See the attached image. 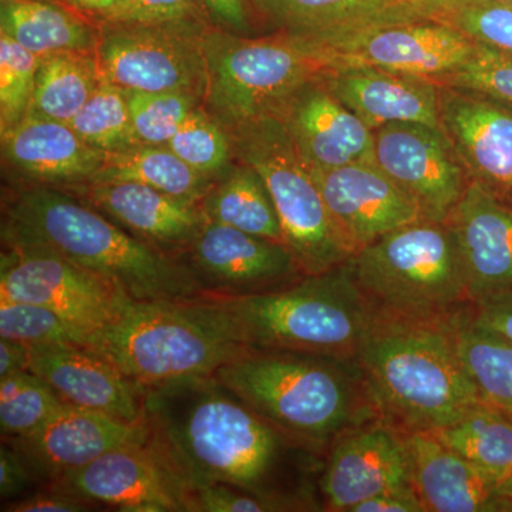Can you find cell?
Instances as JSON below:
<instances>
[{
    "instance_id": "1",
    "label": "cell",
    "mask_w": 512,
    "mask_h": 512,
    "mask_svg": "<svg viewBox=\"0 0 512 512\" xmlns=\"http://www.w3.org/2000/svg\"><path fill=\"white\" fill-rule=\"evenodd\" d=\"M144 421L148 443L191 494L202 485L225 484L271 500L264 491L281 436L214 376L144 387Z\"/></svg>"
},
{
    "instance_id": "2",
    "label": "cell",
    "mask_w": 512,
    "mask_h": 512,
    "mask_svg": "<svg viewBox=\"0 0 512 512\" xmlns=\"http://www.w3.org/2000/svg\"><path fill=\"white\" fill-rule=\"evenodd\" d=\"M2 241L5 247L49 249L107 279L134 301H177L202 293L188 266L62 188L22 185L8 192Z\"/></svg>"
},
{
    "instance_id": "3",
    "label": "cell",
    "mask_w": 512,
    "mask_h": 512,
    "mask_svg": "<svg viewBox=\"0 0 512 512\" xmlns=\"http://www.w3.org/2000/svg\"><path fill=\"white\" fill-rule=\"evenodd\" d=\"M363 296L346 266L279 291L197 299L242 348L329 357L360 349L373 328Z\"/></svg>"
},
{
    "instance_id": "4",
    "label": "cell",
    "mask_w": 512,
    "mask_h": 512,
    "mask_svg": "<svg viewBox=\"0 0 512 512\" xmlns=\"http://www.w3.org/2000/svg\"><path fill=\"white\" fill-rule=\"evenodd\" d=\"M360 353L377 402L414 430L441 429L483 404L451 328L412 319L372 328Z\"/></svg>"
},
{
    "instance_id": "5",
    "label": "cell",
    "mask_w": 512,
    "mask_h": 512,
    "mask_svg": "<svg viewBox=\"0 0 512 512\" xmlns=\"http://www.w3.org/2000/svg\"><path fill=\"white\" fill-rule=\"evenodd\" d=\"M87 346L140 386L210 376L245 352L194 298L134 301Z\"/></svg>"
},
{
    "instance_id": "6",
    "label": "cell",
    "mask_w": 512,
    "mask_h": 512,
    "mask_svg": "<svg viewBox=\"0 0 512 512\" xmlns=\"http://www.w3.org/2000/svg\"><path fill=\"white\" fill-rule=\"evenodd\" d=\"M228 133L235 160L251 165L265 181L281 221L284 244L303 274H323L355 255L336 227L311 167L281 121L261 117Z\"/></svg>"
},
{
    "instance_id": "7",
    "label": "cell",
    "mask_w": 512,
    "mask_h": 512,
    "mask_svg": "<svg viewBox=\"0 0 512 512\" xmlns=\"http://www.w3.org/2000/svg\"><path fill=\"white\" fill-rule=\"evenodd\" d=\"M322 356L247 349L212 376L275 427L325 441L350 419L348 382Z\"/></svg>"
},
{
    "instance_id": "8",
    "label": "cell",
    "mask_w": 512,
    "mask_h": 512,
    "mask_svg": "<svg viewBox=\"0 0 512 512\" xmlns=\"http://www.w3.org/2000/svg\"><path fill=\"white\" fill-rule=\"evenodd\" d=\"M353 278L363 295L412 320L447 311L468 293L453 228L420 220L356 252Z\"/></svg>"
},
{
    "instance_id": "9",
    "label": "cell",
    "mask_w": 512,
    "mask_h": 512,
    "mask_svg": "<svg viewBox=\"0 0 512 512\" xmlns=\"http://www.w3.org/2000/svg\"><path fill=\"white\" fill-rule=\"evenodd\" d=\"M204 107L225 130L275 116L299 87L325 70L281 33L264 37L210 28L204 35Z\"/></svg>"
},
{
    "instance_id": "10",
    "label": "cell",
    "mask_w": 512,
    "mask_h": 512,
    "mask_svg": "<svg viewBox=\"0 0 512 512\" xmlns=\"http://www.w3.org/2000/svg\"><path fill=\"white\" fill-rule=\"evenodd\" d=\"M96 46L101 80L136 92H190L205 99L204 35L211 28L183 22H107Z\"/></svg>"
},
{
    "instance_id": "11",
    "label": "cell",
    "mask_w": 512,
    "mask_h": 512,
    "mask_svg": "<svg viewBox=\"0 0 512 512\" xmlns=\"http://www.w3.org/2000/svg\"><path fill=\"white\" fill-rule=\"evenodd\" d=\"M130 296L49 249L6 245L0 301L33 303L59 313L90 336L109 326Z\"/></svg>"
},
{
    "instance_id": "12",
    "label": "cell",
    "mask_w": 512,
    "mask_h": 512,
    "mask_svg": "<svg viewBox=\"0 0 512 512\" xmlns=\"http://www.w3.org/2000/svg\"><path fill=\"white\" fill-rule=\"evenodd\" d=\"M373 133V163L419 205L424 220L447 222L470 180L443 128L392 123Z\"/></svg>"
},
{
    "instance_id": "13",
    "label": "cell",
    "mask_w": 512,
    "mask_h": 512,
    "mask_svg": "<svg viewBox=\"0 0 512 512\" xmlns=\"http://www.w3.org/2000/svg\"><path fill=\"white\" fill-rule=\"evenodd\" d=\"M477 49V43L454 26L424 19L382 26L345 42L306 52L325 69L369 66L433 80L456 72Z\"/></svg>"
},
{
    "instance_id": "14",
    "label": "cell",
    "mask_w": 512,
    "mask_h": 512,
    "mask_svg": "<svg viewBox=\"0 0 512 512\" xmlns=\"http://www.w3.org/2000/svg\"><path fill=\"white\" fill-rule=\"evenodd\" d=\"M50 484L126 512H191L187 485L150 443L116 448Z\"/></svg>"
},
{
    "instance_id": "15",
    "label": "cell",
    "mask_w": 512,
    "mask_h": 512,
    "mask_svg": "<svg viewBox=\"0 0 512 512\" xmlns=\"http://www.w3.org/2000/svg\"><path fill=\"white\" fill-rule=\"evenodd\" d=\"M311 170L336 227L355 255L394 229L424 220L419 205L372 161Z\"/></svg>"
},
{
    "instance_id": "16",
    "label": "cell",
    "mask_w": 512,
    "mask_h": 512,
    "mask_svg": "<svg viewBox=\"0 0 512 512\" xmlns=\"http://www.w3.org/2000/svg\"><path fill=\"white\" fill-rule=\"evenodd\" d=\"M202 293L249 295L302 271L285 244L205 221L187 249Z\"/></svg>"
},
{
    "instance_id": "17",
    "label": "cell",
    "mask_w": 512,
    "mask_h": 512,
    "mask_svg": "<svg viewBox=\"0 0 512 512\" xmlns=\"http://www.w3.org/2000/svg\"><path fill=\"white\" fill-rule=\"evenodd\" d=\"M148 427L109 414L64 404L30 436L6 440L26 461L36 480L49 483L116 448L146 444Z\"/></svg>"
},
{
    "instance_id": "18",
    "label": "cell",
    "mask_w": 512,
    "mask_h": 512,
    "mask_svg": "<svg viewBox=\"0 0 512 512\" xmlns=\"http://www.w3.org/2000/svg\"><path fill=\"white\" fill-rule=\"evenodd\" d=\"M440 127L470 183L498 200L512 192V109L476 93L440 86Z\"/></svg>"
},
{
    "instance_id": "19",
    "label": "cell",
    "mask_w": 512,
    "mask_h": 512,
    "mask_svg": "<svg viewBox=\"0 0 512 512\" xmlns=\"http://www.w3.org/2000/svg\"><path fill=\"white\" fill-rule=\"evenodd\" d=\"M252 12L302 49L345 42L396 23L434 19L413 0H251Z\"/></svg>"
},
{
    "instance_id": "20",
    "label": "cell",
    "mask_w": 512,
    "mask_h": 512,
    "mask_svg": "<svg viewBox=\"0 0 512 512\" xmlns=\"http://www.w3.org/2000/svg\"><path fill=\"white\" fill-rule=\"evenodd\" d=\"M274 117L313 170L373 163L375 133L330 92L320 74L299 87Z\"/></svg>"
},
{
    "instance_id": "21",
    "label": "cell",
    "mask_w": 512,
    "mask_h": 512,
    "mask_svg": "<svg viewBox=\"0 0 512 512\" xmlns=\"http://www.w3.org/2000/svg\"><path fill=\"white\" fill-rule=\"evenodd\" d=\"M29 370L66 403L127 423L144 421V387L89 346H33Z\"/></svg>"
},
{
    "instance_id": "22",
    "label": "cell",
    "mask_w": 512,
    "mask_h": 512,
    "mask_svg": "<svg viewBox=\"0 0 512 512\" xmlns=\"http://www.w3.org/2000/svg\"><path fill=\"white\" fill-rule=\"evenodd\" d=\"M0 144L3 170L20 184L16 187H80L92 183L106 157V153L84 143L69 123L30 114L0 136Z\"/></svg>"
},
{
    "instance_id": "23",
    "label": "cell",
    "mask_w": 512,
    "mask_h": 512,
    "mask_svg": "<svg viewBox=\"0 0 512 512\" xmlns=\"http://www.w3.org/2000/svg\"><path fill=\"white\" fill-rule=\"evenodd\" d=\"M407 487H412L407 441L383 426L340 440L322 478L323 495L333 511L350 512L369 498Z\"/></svg>"
},
{
    "instance_id": "24",
    "label": "cell",
    "mask_w": 512,
    "mask_h": 512,
    "mask_svg": "<svg viewBox=\"0 0 512 512\" xmlns=\"http://www.w3.org/2000/svg\"><path fill=\"white\" fill-rule=\"evenodd\" d=\"M320 79L370 130L392 123L440 127V86L427 77L339 66L323 70Z\"/></svg>"
},
{
    "instance_id": "25",
    "label": "cell",
    "mask_w": 512,
    "mask_h": 512,
    "mask_svg": "<svg viewBox=\"0 0 512 512\" xmlns=\"http://www.w3.org/2000/svg\"><path fill=\"white\" fill-rule=\"evenodd\" d=\"M66 191L165 252L187 251L207 221L200 204L130 181L90 183Z\"/></svg>"
},
{
    "instance_id": "26",
    "label": "cell",
    "mask_w": 512,
    "mask_h": 512,
    "mask_svg": "<svg viewBox=\"0 0 512 512\" xmlns=\"http://www.w3.org/2000/svg\"><path fill=\"white\" fill-rule=\"evenodd\" d=\"M456 235L468 295L512 286V211L483 187L467 185L448 220Z\"/></svg>"
},
{
    "instance_id": "27",
    "label": "cell",
    "mask_w": 512,
    "mask_h": 512,
    "mask_svg": "<svg viewBox=\"0 0 512 512\" xmlns=\"http://www.w3.org/2000/svg\"><path fill=\"white\" fill-rule=\"evenodd\" d=\"M412 485L424 510L483 512L500 510L498 485L447 447L431 431L414 430L407 440Z\"/></svg>"
},
{
    "instance_id": "28",
    "label": "cell",
    "mask_w": 512,
    "mask_h": 512,
    "mask_svg": "<svg viewBox=\"0 0 512 512\" xmlns=\"http://www.w3.org/2000/svg\"><path fill=\"white\" fill-rule=\"evenodd\" d=\"M100 28L60 0L0 2V33L37 56L96 52Z\"/></svg>"
},
{
    "instance_id": "29",
    "label": "cell",
    "mask_w": 512,
    "mask_h": 512,
    "mask_svg": "<svg viewBox=\"0 0 512 512\" xmlns=\"http://www.w3.org/2000/svg\"><path fill=\"white\" fill-rule=\"evenodd\" d=\"M215 180L194 170L168 146L136 144L107 153L92 183L130 181L156 188L178 200L201 204Z\"/></svg>"
},
{
    "instance_id": "30",
    "label": "cell",
    "mask_w": 512,
    "mask_h": 512,
    "mask_svg": "<svg viewBox=\"0 0 512 512\" xmlns=\"http://www.w3.org/2000/svg\"><path fill=\"white\" fill-rule=\"evenodd\" d=\"M200 207L207 220L284 244L274 200L261 175L249 164L235 160L212 184Z\"/></svg>"
},
{
    "instance_id": "31",
    "label": "cell",
    "mask_w": 512,
    "mask_h": 512,
    "mask_svg": "<svg viewBox=\"0 0 512 512\" xmlns=\"http://www.w3.org/2000/svg\"><path fill=\"white\" fill-rule=\"evenodd\" d=\"M101 82L94 52H63L40 57L30 116L70 123Z\"/></svg>"
},
{
    "instance_id": "32",
    "label": "cell",
    "mask_w": 512,
    "mask_h": 512,
    "mask_svg": "<svg viewBox=\"0 0 512 512\" xmlns=\"http://www.w3.org/2000/svg\"><path fill=\"white\" fill-rule=\"evenodd\" d=\"M431 433L500 485L512 476V417L478 404L456 423Z\"/></svg>"
},
{
    "instance_id": "33",
    "label": "cell",
    "mask_w": 512,
    "mask_h": 512,
    "mask_svg": "<svg viewBox=\"0 0 512 512\" xmlns=\"http://www.w3.org/2000/svg\"><path fill=\"white\" fill-rule=\"evenodd\" d=\"M458 357L483 403L512 417V343L493 330L474 325L451 329Z\"/></svg>"
},
{
    "instance_id": "34",
    "label": "cell",
    "mask_w": 512,
    "mask_h": 512,
    "mask_svg": "<svg viewBox=\"0 0 512 512\" xmlns=\"http://www.w3.org/2000/svg\"><path fill=\"white\" fill-rule=\"evenodd\" d=\"M67 404L30 370L0 377V431L3 439L30 436Z\"/></svg>"
},
{
    "instance_id": "35",
    "label": "cell",
    "mask_w": 512,
    "mask_h": 512,
    "mask_svg": "<svg viewBox=\"0 0 512 512\" xmlns=\"http://www.w3.org/2000/svg\"><path fill=\"white\" fill-rule=\"evenodd\" d=\"M69 124L84 143L101 153H114L138 144L126 93L106 80H101Z\"/></svg>"
},
{
    "instance_id": "36",
    "label": "cell",
    "mask_w": 512,
    "mask_h": 512,
    "mask_svg": "<svg viewBox=\"0 0 512 512\" xmlns=\"http://www.w3.org/2000/svg\"><path fill=\"white\" fill-rule=\"evenodd\" d=\"M124 93L137 143L151 146H168L185 119L204 104V97L190 92Z\"/></svg>"
},
{
    "instance_id": "37",
    "label": "cell",
    "mask_w": 512,
    "mask_h": 512,
    "mask_svg": "<svg viewBox=\"0 0 512 512\" xmlns=\"http://www.w3.org/2000/svg\"><path fill=\"white\" fill-rule=\"evenodd\" d=\"M168 147L194 170L212 178H220L235 163L228 131L208 113L204 104L185 119Z\"/></svg>"
},
{
    "instance_id": "38",
    "label": "cell",
    "mask_w": 512,
    "mask_h": 512,
    "mask_svg": "<svg viewBox=\"0 0 512 512\" xmlns=\"http://www.w3.org/2000/svg\"><path fill=\"white\" fill-rule=\"evenodd\" d=\"M0 338L30 346H87L90 335L59 313L33 303L0 301Z\"/></svg>"
},
{
    "instance_id": "39",
    "label": "cell",
    "mask_w": 512,
    "mask_h": 512,
    "mask_svg": "<svg viewBox=\"0 0 512 512\" xmlns=\"http://www.w3.org/2000/svg\"><path fill=\"white\" fill-rule=\"evenodd\" d=\"M40 56L0 33V136L29 114Z\"/></svg>"
},
{
    "instance_id": "40",
    "label": "cell",
    "mask_w": 512,
    "mask_h": 512,
    "mask_svg": "<svg viewBox=\"0 0 512 512\" xmlns=\"http://www.w3.org/2000/svg\"><path fill=\"white\" fill-rule=\"evenodd\" d=\"M433 82L512 106V55L478 45L464 66Z\"/></svg>"
},
{
    "instance_id": "41",
    "label": "cell",
    "mask_w": 512,
    "mask_h": 512,
    "mask_svg": "<svg viewBox=\"0 0 512 512\" xmlns=\"http://www.w3.org/2000/svg\"><path fill=\"white\" fill-rule=\"evenodd\" d=\"M437 20L454 26L477 45L512 55V0H471Z\"/></svg>"
},
{
    "instance_id": "42",
    "label": "cell",
    "mask_w": 512,
    "mask_h": 512,
    "mask_svg": "<svg viewBox=\"0 0 512 512\" xmlns=\"http://www.w3.org/2000/svg\"><path fill=\"white\" fill-rule=\"evenodd\" d=\"M281 510L275 501L266 500L241 488L225 484L202 485L191 494V512H262Z\"/></svg>"
},
{
    "instance_id": "43",
    "label": "cell",
    "mask_w": 512,
    "mask_h": 512,
    "mask_svg": "<svg viewBox=\"0 0 512 512\" xmlns=\"http://www.w3.org/2000/svg\"><path fill=\"white\" fill-rule=\"evenodd\" d=\"M126 20L148 23L197 20L208 23L195 0H130Z\"/></svg>"
},
{
    "instance_id": "44",
    "label": "cell",
    "mask_w": 512,
    "mask_h": 512,
    "mask_svg": "<svg viewBox=\"0 0 512 512\" xmlns=\"http://www.w3.org/2000/svg\"><path fill=\"white\" fill-rule=\"evenodd\" d=\"M211 28L251 36V0H195Z\"/></svg>"
},
{
    "instance_id": "45",
    "label": "cell",
    "mask_w": 512,
    "mask_h": 512,
    "mask_svg": "<svg viewBox=\"0 0 512 512\" xmlns=\"http://www.w3.org/2000/svg\"><path fill=\"white\" fill-rule=\"evenodd\" d=\"M93 501L74 494L66 488L52 484L46 491H40L32 497L6 504V512H80L92 510Z\"/></svg>"
},
{
    "instance_id": "46",
    "label": "cell",
    "mask_w": 512,
    "mask_h": 512,
    "mask_svg": "<svg viewBox=\"0 0 512 512\" xmlns=\"http://www.w3.org/2000/svg\"><path fill=\"white\" fill-rule=\"evenodd\" d=\"M36 480L26 461L9 443L0 448V497L12 500Z\"/></svg>"
},
{
    "instance_id": "47",
    "label": "cell",
    "mask_w": 512,
    "mask_h": 512,
    "mask_svg": "<svg viewBox=\"0 0 512 512\" xmlns=\"http://www.w3.org/2000/svg\"><path fill=\"white\" fill-rule=\"evenodd\" d=\"M419 495L412 487L400 488V490L387 491V493L369 498L363 503L357 504L350 512H423Z\"/></svg>"
},
{
    "instance_id": "48",
    "label": "cell",
    "mask_w": 512,
    "mask_h": 512,
    "mask_svg": "<svg viewBox=\"0 0 512 512\" xmlns=\"http://www.w3.org/2000/svg\"><path fill=\"white\" fill-rule=\"evenodd\" d=\"M60 2L97 25L126 20L130 10V0H60Z\"/></svg>"
},
{
    "instance_id": "49",
    "label": "cell",
    "mask_w": 512,
    "mask_h": 512,
    "mask_svg": "<svg viewBox=\"0 0 512 512\" xmlns=\"http://www.w3.org/2000/svg\"><path fill=\"white\" fill-rule=\"evenodd\" d=\"M30 348L18 340L0 338V377L29 370Z\"/></svg>"
},
{
    "instance_id": "50",
    "label": "cell",
    "mask_w": 512,
    "mask_h": 512,
    "mask_svg": "<svg viewBox=\"0 0 512 512\" xmlns=\"http://www.w3.org/2000/svg\"><path fill=\"white\" fill-rule=\"evenodd\" d=\"M478 325L493 330L512 343V305L487 306L477 320Z\"/></svg>"
},
{
    "instance_id": "51",
    "label": "cell",
    "mask_w": 512,
    "mask_h": 512,
    "mask_svg": "<svg viewBox=\"0 0 512 512\" xmlns=\"http://www.w3.org/2000/svg\"><path fill=\"white\" fill-rule=\"evenodd\" d=\"M413 2L429 12L434 19H440L461 6L467 5L471 0H413Z\"/></svg>"
},
{
    "instance_id": "52",
    "label": "cell",
    "mask_w": 512,
    "mask_h": 512,
    "mask_svg": "<svg viewBox=\"0 0 512 512\" xmlns=\"http://www.w3.org/2000/svg\"><path fill=\"white\" fill-rule=\"evenodd\" d=\"M497 493L505 501H511L512 503V476L508 477L507 480L503 481L497 487Z\"/></svg>"
},
{
    "instance_id": "53",
    "label": "cell",
    "mask_w": 512,
    "mask_h": 512,
    "mask_svg": "<svg viewBox=\"0 0 512 512\" xmlns=\"http://www.w3.org/2000/svg\"><path fill=\"white\" fill-rule=\"evenodd\" d=\"M0 2H10V0H0Z\"/></svg>"
}]
</instances>
